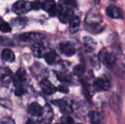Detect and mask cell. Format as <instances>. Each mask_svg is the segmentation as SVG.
Masks as SVG:
<instances>
[{
    "label": "cell",
    "instance_id": "6da1fadb",
    "mask_svg": "<svg viewBox=\"0 0 125 124\" xmlns=\"http://www.w3.org/2000/svg\"><path fill=\"white\" fill-rule=\"evenodd\" d=\"M99 59L103 64H105L108 67H113L116 61V56L113 53L107 51L106 49H103L100 52Z\"/></svg>",
    "mask_w": 125,
    "mask_h": 124
},
{
    "label": "cell",
    "instance_id": "7a4b0ae2",
    "mask_svg": "<svg viewBox=\"0 0 125 124\" xmlns=\"http://www.w3.org/2000/svg\"><path fill=\"white\" fill-rule=\"evenodd\" d=\"M31 9V3L25 0L18 1L12 6V11L16 14L26 13Z\"/></svg>",
    "mask_w": 125,
    "mask_h": 124
},
{
    "label": "cell",
    "instance_id": "3957f363",
    "mask_svg": "<svg viewBox=\"0 0 125 124\" xmlns=\"http://www.w3.org/2000/svg\"><path fill=\"white\" fill-rule=\"evenodd\" d=\"M42 8L51 16H56L59 12V8L57 7L54 0H45L42 3Z\"/></svg>",
    "mask_w": 125,
    "mask_h": 124
},
{
    "label": "cell",
    "instance_id": "277c9868",
    "mask_svg": "<svg viewBox=\"0 0 125 124\" xmlns=\"http://www.w3.org/2000/svg\"><path fill=\"white\" fill-rule=\"evenodd\" d=\"M40 117H41L39 119L40 124H50L51 123L53 118V111L49 105H45L43 113Z\"/></svg>",
    "mask_w": 125,
    "mask_h": 124
},
{
    "label": "cell",
    "instance_id": "5b68a950",
    "mask_svg": "<svg viewBox=\"0 0 125 124\" xmlns=\"http://www.w3.org/2000/svg\"><path fill=\"white\" fill-rule=\"evenodd\" d=\"M93 86L96 91H108L111 88V83L107 77H101L95 80Z\"/></svg>",
    "mask_w": 125,
    "mask_h": 124
},
{
    "label": "cell",
    "instance_id": "8992f818",
    "mask_svg": "<svg viewBox=\"0 0 125 124\" xmlns=\"http://www.w3.org/2000/svg\"><path fill=\"white\" fill-rule=\"evenodd\" d=\"M73 17V11L70 7L62 6V7L59 8V18L62 23H67L70 22Z\"/></svg>",
    "mask_w": 125,
    "mask_h": 124
},
{
    "label": "cell",
    "instance_id": "52a82bcc",
    "mask_svg": "<svg viewBox=\"0 0 125 124\" xmlns=\"http://www.w3.org/2000/svg\"><path fill=\"white\" fill-rule=\"evenodd\" d=\"M106 14L110 18L114 19H123L125 18L123 10L115 5H110L106 9Z\"/></svg>",
    "mask_w": 125,
    "mask_h": 124
},
{
    "label": "cell",
    "instance_id": "ba28073f",
    "mask_svg": "<svg viewBox=\"0 0 125 124\" xmlns=\"http://www.w3.org/2000/svg\"><path fill=\"white\" fill-rule=\"evenodd\" d=\"M45 37V36L44 34L35 33V32H29V33H24L23 34H21L19 36V39H21L23 42H30V41L38 42L43 39Z\"/></svg>",
    "mask_w": 125,
    "mask_h": 124
},
{
    "label": "cell",
    "instance_id": "9c48e42d",
    "mask_svg": "<svg viewBox=\"0 0 125 124\" xmlns=\"http://www.w3.org/2000/svg\"><path fill=\"white\" fill-rule=\"evenodd\" d=\"M59 50L64 55H65L66 56H68V57L75 55V53L76 52L75 46L69 42H63L60 43Z\"/></svg>",
    "mask_w": 125,
    "mask_h": 124
},
{
    "label": "cell",
    "instance_id": "30bf717a",
    "mask_svg": "<svg viewBox=\"0 0 125 124\" xmlns=\"http://www.w3.org/2000/svg\"><path fill=\"white\" fill-rule=\"evenodd\" d=\"M40 87L45 95H52L56 93L57 88L47 79H43L40 82Z\"/></svg>",
    "mask_w": 125,
    "mask_h": 124
},
{
    "label": "cell",
    "instance_id": "8fae6325",
    "mask_svg": "<svg viewBox=\"0 0 125 124\" xmlns=\"http://www.w3.org/2000/svg\"><path fill=\"white\" fill-rule=\"evenodd\" d=\"M52 103L57 106L59 109L62 113L64 115H68L72 113L73 112V108L72 107L64 100L62 99H58V100H54L52 101Z\"/></svg>",
    "mask_w": 125,
    "mask_h": 124
},
{
    "label": "cell",
    "instance_id": "7c38bea8",
    "mask_svg": "<svg viewBox=\"0 0 125 124\" xmlns=\"http://www.w3.org/2000/svg\"><path fill=\"white\" fill-rule=\"evenodd\" d=\"M109 105L111 110L116 114H119L121 111V99L116 94H113L109 101Z\"/></svg>",
    "mask_w": 125,
    "mask_h": 124
},
{
    "label": "cell",
    "instance_id": "4fadbf2b",
    "mask_svg": "<svg viewBox=\"0 0 125 124\" xmlns=\"http://www.w3.org/2000/svg\"><path fill=\"white\" fill-rule=\"evenodd\" d=\"M26 77H27V75H26V72L25 71V69H19L14 77H13V83H14V86L15 87H18V86H20L23 82L26 81Z\"/></svg>",
    "mask_w": 125,
    "mask_h": 124
},
{
    "label": "cell",
    "instance_id": "5bb4252c",
    "mask_svg": "<svg viewBox=\"0 0 125 124\" xmlns=\"http://www.w3.org/2000/svg\"><path fill=\"white\" fill-rule=\"evenodd\" d=\"M0 80L4 83H10L12 80V72L7 67L0 68Z\"/></svg>",
    "mask_w": 125,
    "mask_h": 124
},
{
    "label": "cell",
    "instance_id": "9a60e30c",
    "mask_svg": "<svg viewBox=\"0 0 125 124\" xmlns=\"http://www.w3.org/2000/svg\"><path fill=\"white\" fill-rule=\"evenodd\" d=\"M31 50L33 52L34 56L38 58L44 57L45 54L46 53V48L40 42L34 43L31 46Z\"/></svg>",
    "mask_w": 125,
    "mask_h": 124
},
{
    "label": "cell",
    "instance_id": "2e32d148",
    "mask_svg": "<svg viewBox=\"0 0 125 124\" xmlns=\"http://www.w3.org/2000/svg\"><path fill=\"white\" fill-rule=\"evenodd\" d=\"M27 112L33 116H41L43 113V108L37 102H32L29 106Z\"/></svg>",
    "mask_w": 125,
    "mask_h": 124
},
{
    "label": "cell",
    "instance_id": "e0dca14e",
    "mask_svg": "<svg viewBox=\"0 0 125 124\" xmlns=\"http://www.w3.org/2000/svg\"><path fill=\"white\" fill-rule=\"evenodd\" d=\"M80 25H81V18L78 16H73L70 21V26H69L70 31L73 34L76 33L80 28Z\"/></svg>",
    "mask_w": 125,
    "mask_h": 124
},
{
    "label": "cell",
    "instance_id": "ac0fdd59",
    "mask_svg": "<svg viewBox=\"0 0 125 124\" xmlns=\"http://www.w3.org/2000/svg\"><path fill=\"white\" fill-rule=\"evenodd\" d=\"M85 28L87 31L92 34H99L103 31V27L100 23H86Z\"/></svg>",
    "mask_w": 125,
    "mask_h": 124
},
{
    "label": "cell",
    "instance_id": "d6986e66",
    "mask_svg": "<svg viewBox=\"0 0 125 124\" xmlns=\"http://www.w3.org/2000/svg\"><path fill=\"white\" fill-rule=\"evenodd\" d=\"M1 58L3 61L7 62H12L15 61V56L13 52L10 49H4L1 53Z\"/></svg>",
    "mask_w": 125,
    "mask_h": 124
},
{
    "label": "cell",
    "instance_id": "ffe728a7",
    "mask_svg": "<svg viewBox=\"0 0 125 124\" xmlns=\"http://www.w3.org/2000/svg\"><path fill=\"white\" fill-rule=\"evenodd\" d=\"M44 58L48 64H53L54 63H56L58 58V56L55 51L51 50L49 52H46L44 56Z\"/></svg>",
    "mask_w": 125,
    "mask_h": 124
},
{
    "label": "cell",
    "instance_id": "44dd1931",
    "mask_svg": "<svg viewBox=\"0 0 125 124\" xmlns=\"http://www.w3.org/2000/svg\"><path fill=\"white\" fill-rule=\"evenodd\" d=\"M91 124H102L100 115L95 111H90L88 114Z\"/></svg>",
    "mask_w": 125,
    "mask_h": 124
},
{
    "label": "cell",
    "instance_id": "7402d4cb",
    "mask_svg": "<svg viewBox=\"0 0 125 124\" xmlns=\"http://www.w3.org/2000/svg\"><path fill=\"white\" fill-rule=\"evenodd\" d=\"M83 41H84L85 46L88 49L89 51H92L94 50V48L97 45V43L95 42V41L92 37H86L83 38Z\"/></svg>",
    "mask_w": 125,
    "mask_h": 124
},
{
    "label": "cell",
    "instance_id": "603a6c76",
    "mask_svg": "<svg viewBox=\"0 0 125 124\" xmlns=\"http://www.w3.org/2000/svg\"><path fill=\"white\" fill-rule=\"evenodd\" d=\"M102 20V18L98 15H94V14H89L87 18H86V23H100Z\"/></svg>",
    "mask_w": 125,
    "mask_h": 124
},
{
    "label": "cell",
    "instance_id": "cb8c5ba5",
    "mask_svg": "<svg viewBox=\"0 0 125 124\" xmlns=\"http://www.w3.org/2000/svg\"><path fill=\"white\" fill-rule=\"evenodd\" d=\"M0 31L3 33H8L12 31V29L8 23L2 19H0Z\"/></svg>",
    "mask_w": 125,
    "mask_h": 124
},
{
    "label": "cell",
    "instance_id": "d4e9b609",
    "mask_svg": "<svg viewBox=\"0 0 125 124\" xmlns=\"http://www.w3.org/2000/svg\"><path fill=\"white\" fill-rule=\"evenodd\" d=\"M60 3L64 7H75L77 6L76 0H60Z\"/></svg>",
    "mask_w": 125,
    "mask_h": 124
},
{
    "label": "cell",
    "instance_id": "484cf974",
    "mask_svg": "<svg viewBox=\"0 0 125 124\" xmlns=\"http://www.w3.org/2000/svg\"><path fill=\"white\" fill-rule=\"evenodd\" d=\"M85 66L83 65V64H78L77 66H75L74 67V69H73V72L75 73V75H81L84 73L85 72Z\"/></svg>",
    "mask_w": 125,
    "mask_h": 124
},
{
    "label": "cell",
    "instance_id": "4316f807",
    "mask_svg": "<svg viewBox=\"0 0 125 124\" xmlns=\"http://www.w3.org/2000/svg\"><path fill=\"white\" fill-rule=\"evenodd\" d=\"M0 44L3 46H7V47L14 45V43L12 42V40L9 39L8 38L1 37H0Z\"/></svg>",
    "mask_w": 125,
    "mask_h": 124
},
{
    "label": "cell",
    "instance_id": "83f0119b",
    "mask_svg": "<svg viewBox=\"0 0 125 124\" xmlns=\"http://www.w3.org/2000/svg\"><path fill=\"white\" fill-rule=\"evenodd\" d=\"M62 124H75L73 119L69 115H64L61 118Z\"/></svg>",
    "mask_w": 125,
    "mask_h": 124
},
{
    "label": "cell",
    "instance_id": "f1b7e54d",
    "mask_svg": "<svg viewBox=\"0 0 125 124\" xmlns=\"http://www.w3.org/2000/svg\"><path fill=\"white\" fill-rule=\"evenodd\" d=\"M15 95L17 96H23L25 93H26V90L22 87V86H18L16 88V89L15 90Z\"/></svg>",
    "mask_w": 125,
    "mask_h": 124
},
{
    "label": "cell",
    "instance_id": "f546056e",
    "mask_svg": "<svg viewBox=\"0 0 125 124\" xmlns=\"http://www.w3.org/2000/svg\"><path fill=\"white\" fill-rule=\"evenodd\" d=\"M41 7H42V3L39 0H36L31 3V8L33 10H40Z\"/></svg>",
    "mask_w": 125,
    "mask_h": 124
},
{
    "label": "cell",
    "instance_id": "4dcf8cb0",
    "mask_svg": "<svg viewBox=\"0 0 125 124\" xmlns=\"http://www.w3.org/2000/svg\"><path fill=\"white\" fill-rule=\"evenodd\" d=\"M1 124H15V122L13 121L12 119L10 118H5L2 120V121L1 122Z\"/></svg>",
    "mask_w": 125,
    "mask_h": 124
},
{
    "label": "cell",
    "instance_id": "1f68e13d",
    "mask_svg": "<svg viewBox=\"0 0 125 124\" xmlns=\"http://www.w3.org/2000/svg\"><path fill=\"white\" fill-rule=\"evenodd\" d=\"M57 89H58L60 92H62V93H68V91H69L68 88H67L66 86H63V85L59 86L58 87Z\"/></svg>",
    "mask_w": 125,
    "mask_h": 124
},
{
    "label": "cell",
    "instance_id": "d6a6232c",
    "mask_svg": "<svg viewBox=\"0 0 125 124\" xmlns=\"http://www.w3.org/2000/svg\"><path fill=\"white\" fill-rule=\"evenodd\" d=\"M26 124H35V123L34 122V121L32 119H28L27 121H26Z\"/></svg>",
    "mask_w": 125,
    "mask_h": 124
},
{
    "label": "cell",
    "instance_id": "836d02e7",
    "mask_svg": "<svg viewBox=\"0 0 125 124\" xmlns=\"http://www.w3.org/2000/svg\"><path fill=\"white\" fill-rule=\"evenodd\" d=\"M92 1H94V2L95 4H99V3H100V0H92Z\"/></svg>",
    "mask_w": 125,
    "mask_h": 124
},
{
    "label": "cell",
    "instance_id": "e575fe53",
    "mask_svg": "<svg viewBox=\"0 0 125 124\" xmlns=\"http://www.w3.org/2000/svg\"><path fill=\"white\" fill-rule=\"evenodd\" d=\"M111 1H117V0H111Z\"/></svg>",
    "mask_w": 125,
    "mask_h": 124
},
{
    "label": "cell",
    "instance_id": "d590c367",
    "mask_svg": "<svg viewBox=\"0 0 125 124\" xmlns=\"http://www.w3.org/2000/svg\"></svg>",
    "mask_w": 125,
    "mask_h": 124
},
{
    "label": "cell",
    "instance_id": "8d00e7d4",
    "mask_svg": "<svg viewBox=\"0 0 125 124\" xmlns=\"http://www.w3.org/2000/svg\"></svg>",
    "mask_w": 125,
    "mask_h": 124
}]
</instances>
